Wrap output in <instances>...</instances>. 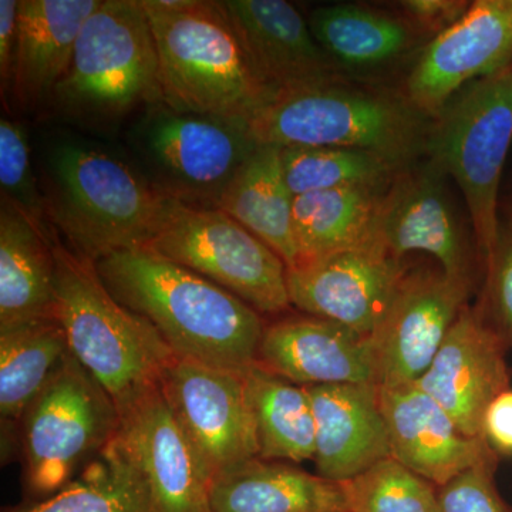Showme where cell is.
<instances>
[{
    "instance_id": "4fadbf2b",
    "label": "cell",
    "mask_w": 512,
    "mask_h": 512,
    "mask_svg": "<svg viewBox=\"0 0 512 512\" xmlns=\"http://www.w3.org/2000/svg\"><path fill=\"white\" fill-rule=\"evenodd\" d=\"M471 285L440 268L406 272L372 335L377 386L419 382L467 305Z\"/></svg>"
},
{
    "instance_id": "7c38bea8",
    "label": "cell",
    "mask_w": 512,
    "mask_h": 512,
    "mask_svg": "<svg viewBox=\"0 0 512 512\" xmlns=\"http://www.w3.org/2000/svg\"><path fill=\"white\" fill-rule=\"evenodd\" d=\"M450 180L427 154L406 165L380 200L376 247L399 261L413 252H423L433 256L447 275L473 281L470 234Z\"/></svg>"
},
{
    "instance_id": "f1b7e54d",
    "label": "cell",
    "mask_w": 512,
    "mask_h": 512,
    "mask_svg": "<svg viewBox=\"0 0 512 512\" xmlns=\"http://www.w3.org/2000/svg\"><path fill=\"white\" fill-rule=\"evenodd\" d=\"M247 387L259 458L293 463L313 460L316 421L306 387L272 375L258 365L248 370Z\"/></svg>"
},
{
    "instance_id": "5bb4252c",
    "label": "cell",
    "mask_w": 512,
    "mask_h": 512,
    "mask_svg": "<svg viewBox=\"0 0 512 512\" xmlns=\"http://www.w3.org/2000/svg\"><path fill=\"white\" fill-rule=\"evenodd\" d=\"M511 64L512 0H476L417 57L407 77L406 97L434 120L468 84Z\"/></svg>"
},
{
    "instance_id": "ac0fdd59",
    "label": "cell",
    "mask_w": 512,
    "mask_h": 512,
    "mask_svg": "<svg viewBox=\"0 0 512 512\" xmlns=\"http://www.w3.org/2000/svg\"><path fill=\"white\" fill-rule=\"evenodd\" d=\"M392 457L436 487L470 468L497 463L487 441L468 437L419 384L379 386Z\"/></svg>"
},
{
    "instance_id": "277c9868",
    "label": "cell",
    "mask_w": 512,
    "mask_h": 512,
    "mask_svg": "<svg viewBox=\"0 0 512 512\" xmlns=\"http://www.w3.org/2000/svg\"><path fill=\"white\" fill-rule=\"evenodd\" d=\"M140 2L156 40L163 103L185 113L248 123L266 93L224 3Z\"/></svg>"
},
{
    "instance_id": "8fae6325",
    "label": "cell",
    "mask_w": 512,
    "mask_h": 512,
    "mask_svg": "<svg viewBox=\"0 0 512 512\" xmlns=\"http://www.w3.org/2000/svg\"><path fill=\"white\" fill-rule=\"evenodd\" d=\"M161 390L210 484L229 468L259 457L247 373L175 356Z\"/></svg>"
},
{
    "instance_id": "ffe728a7",
    "label": "cell",
    "mask_w": 512,
    "mask_h": 512,
    "mask_svg": "<svg viewBox=\"0 0 512 512\" xmlns=\"http://www.w3.org/2000/svg\"><path fill=\"white\" fill-rule=\"evenodd\" d=\"M222 3L266 97L342 74L316 42L308 19L291 3L285 0H222Z\"/></svg>"
},
{
    "instance_id": "5b68a950",
    "label": "cell",
    "mask_w": 512,
    "mask_h": 512,
    "mask_svg": "<svg viewBox=\"0 0 512 512\" xmlns=\"http://www.w3.org/2000/svg\"><path fill=\"white\" fill-rule=\"evenodd\" d=\"M56 319L70 353L123 412L161 386L175 353L148 320L121 305L96 265L55 232Z\"/></svg>"
},
{
    "instance_id": "d590c367",
    "label": "cell",
    "mask_w": 512,
    "mask_h": 512,
    "mask_svg": "<svg viewBox=\"0 0 512 512\" xmlns=\"http://www.w3.org/2000/svg\"><path fill=\"white\" fill-rule=\"evenodd\" d=\"M403 18L409 20L417 32L439 36L444 30L463 18L471 2L461 0H406L400 2Z\"/></svg>"
},
{
    "instance_id": "30bf717a",
    "label": "cell",
    "mask_w": 512,
    "mask_h": 512,
    "mask_svg": "<svg viewBox=\"0 0 512 512\" xmlns=\"http://www.w3.org/2000/svg\"><path fill=\"white\" fill-rule=\"evenodd\" d=\"M22 424L29 488L49 497L116 439L120 416L106 390L69 352Z\"/></svg>"
},
{
    "instance_id": "cb8c5ba5",
    "label": "cell",
    "mask_w": 512,
    "mask_h": 512,
    "mask_svg": "<svg viewBox=\"0 0 512 512\" xmlns=\"http://www.w3.org/2000/svg\"><path fill=\"white\" fill-rule=\"evenodd\" d=\"M211 512H352L346 481L252 458L212 480Z\"/></svg>"
},
{
    "instance_id": "7a4b0ae2",
    "label": "cell",
    "mask_w": 512,
    "mask_h": 512,
    "mask_svg": "<svg viewBox=\"0 0 512 512\" xmlns=\"http://www.w3.org/2000/svg\"><path fill=\"white\" fill-rule=\"evenodd\" d=\"M39 180L50 228L94 264L146 247L174 200L126 158L79 138L46 147Z\"/></svg>"
},
{
    "instance_id": "484cf974",
    "label": "cell",
    "mask_w": 512,
    "mask_h": 512,
    "mask_svg": "<svg viewBox=\"0 0 512 512\" xmlns=\"http://www.w3.org/2000/svg\"><path fill=\"white\" fill-rule=\"evenodd\" d=\"M386 188H338L295 197L296 266L348 249H379L375 242V222Z\"/></svg>"
},
{
    "instance_id": "f546056e",
    "label": "cell",
    "mask_w": 512,
    "mask_h": 512,
    "mask_svg": "<svg viewBox=\"0 0 512 512\" xmlns=\"http://www.w3.org/2000/svg\"><path fill=\"white\" fill-rule=\"evenodd\" d=\"M8 512H158L147 481L116 437L59 491Z\"/></svg>"
},
{
    "instance_id": "83f0119b",
    "label": "cell",
    "mask_w": 512,
    "mask_h": 512,
    "mask_svg": "<svg viewBox=\"0 0 512 512\" xmlns=\"http://www.w3.org/2000/svg\"><path fill=\"white\" fill-rule=\"evenodd\" d=\"M69 352L66 333L57 319L33 320L0 329L2 423L22 421Z\"/></svg>"
},
{
    "instance_id": "44dd1931",
    "label": "cell",
    "mask_w": 512,
    "mask_h": 512,
    "mask_svg": "<svg viewBox=\"0 0 512 512\" xmlns=\"http://www.w3.org/2000/svg\"><path fill=\"white\" fill-rule=\"evenodd\" d=\"M316 421L319 476L349 481L392 457L376 383L303 386Z\"/></svg>"
},
{
    "instance_id": "8992f818",
    "label": "cell",
    "mask_w": 512,
    "mask_h": 512,
    "mask_svg": "<svg viewBox=\"0 0 512 512\" xmlns=\"http://www.w3.org/2000/svg\"><path fill=\"white\" fill-rule=\"evenodd\" d=\"M163 101L156 40L140 0H101L84 23L49 107L72 123L117 126Z\"/></svg>"
},
{
    "instance_id": "e575fe53",
    "label": "cell",
    "mask_w": 512,
    "mask_h": 512,
    "mask_svg": "<svg viewBox=\"0 0 512 512\" xmlns=\"http://www.w3.org/2000/svg\"><path fill=\"white\" fill-rule=\"evenodd\" d=\"M485 268L488 296L498 330L512 346V220L501 222L497 248Z\"/></svg>"
},
{
    "instance_id": "4dcf8cb0",
    "label": "cell",
    "mask_w": 512,
    "mask_h": 512,
    "mask_svg": "<svg viewBox=\"0 0 512 512\" xmlns=\"http://www.w3.org/2000/svg\"><path fill=\"white\" fill-rule=\"evenodd\" d=\"M293 197L338 188H386L406 165L373 151L342 147H281Z\"/></svg>"
},
{
    "instance_id": "7402d4cb",
    "label": "cell",
    "mask_w": 512,
    "mask_h": 512,
    "mask_svg": "<svg viewBox=\"0 0 512 512\" xmlns=\"http://www.w3.org/2000/svg\"><path fill=\"white\" fill-rule=\"evenodd\" d=\"M100 5L101 0H20L13 101L22 109L49 106L84 23Z\"/></svg>"
},
{
    "instance_id": "d6a6232c",
    "label": "cell",
    "mask_w": 512,
    "mask_h": 512,
    "mask_svg": "<svg viewBox=\"0 0 512 512\" xmlns=\"http://www.w3.org/2000/svg\"><path fill=\"white\" fill-rule=\"evenodd\" d=\"M0 188L2 200L12 202L40 224L49 225L28 133L19 121L8 117L0 120Z\"/></svg>"
},
{
    "instance_id": "3957f363",
    "label": "cell",
    "mask_w": 512,
    "mask_h": 512,
    "mask_svg": "<svg viewBox=\"0 0 512 512\" xmlns=\"http://www.w3.org/2000/svg\"><path fill=\"white\" fill-rule=\"evenodd\" d=\"M433 123L406 94L345 74L272 94L248 120L261 146L357 148L403 164L426 156Z\"/></svg>"
},
{
    "instance_id": "9c48e42d",
    "label": "cell",
    "mask_w": 512,
    "mask_h": 512,
    "mask_svg": "<svg viewBox=\"0 0 512 512\" xmlns=\"http://www.w3.org/2000/svg\"><path fill=\"white\" fill-rule=\"evenodd\" d=\"M146 248L204 276L261 315L291 309L284 259L220 208L173 200Z\"/></svg>"
},
{
    "instance_id": "1f68e13d",
    "label": "cell",
    "mask_w": 512,
    "mask_h": 512,
    "mask_svg": "<svg viewBox=\"0 0 512 512\" xmlns=\"http://www.w3.org/2000/svg\"><path fill=\"white\" fill-rule=\"evenodd\" d=\"M346 484L352 512H440L439 487L393 457Z\"/></svg>"
},
{
    "instance_id": "74e56055",
    "label": "cell",
    "mask_w": 512,
    "mask_h": 512,
    "mask_svg": "<svg viewBox=\"0 0 512 512\" xmlns=\"http://www.w3.org/2000/svg\"><path fill=\"white\" fill-rule=\"evenodd\" d=\"M483 439L495 453L512 456V389L505 390L488 406Z\"/></svg>"
},
{
    "instance_id": "52a82bcc",
    "label": "cell",
    "mask_w": 512,
    "mask_h": 512,
    "mask_svg": "<svg viewBox=\"0 0 512 512\" xmlns=\"http://www.w3.org/2000/svg\"><path fill=\"white\" fill-rule=\"evenodd\" d=\"M512 146V64L468 84L448 101L431 128L427 156L456 183L484 264L500 237L498 195Z\"/></svg>"
},
{
    "instance_id": "d4e9b609",
    "label": "cell",
    "mask_w": 512,
    "mask_h": 512,
    "mask_svg": "<svg viewBox=\"0 0 512 512\" xmlns=\"http://www.w3.org/2000/svg\"><path fill=\"white\" fill-rule=\"evenodd\" d=\"M316 42L339 70L366 72L396 62L414 46L409 20L359 5H329L308 18Z\"/></svg>"
},
{
    "instance_id": "836d02e7",
    "label": "cell",
    "mask_w": 512,
    "mask_h": 512,
    "mask_svg": "<svg viewBox=\"0 0 512 512\" xmlns=\"http://www.w3.org/2000/svg\"><path fill=\"white\" fill-rule=\"evenodd\" d=\"M495 468L497 463L480 464L441 485L440 512H512L495 487Z\"/></svg>"
},
{
    "instance_id": "603a6c76",
    "label": "cell",
    "mask_w": 512,
    "mask_h": 512,
    "mask_svg": "<svg viewBox=\"0 0 512 512\" xmlns=\"http://www.w3.org/2000/svg\"><path fill=\"white\" fill-rule=\"evenodd\" d=\"M55 231L0 202V329L56 319Z\"/></svg>"
},
{
    "instance_id": "8d00e7d4",
    "label": "cell",
    "mask_w": 512,
    "mask_h": 512,
    "mask_svg": "<svg viewBox=\"0 0 512 512\" xmlns=\"http://www.w3.org/2000/svg\"><path fill=\"white\" fill-rule=\"evenodd\" d=\"M20 0H0V90L3 103L13 100L19 42Z\"/></svg>"
},
{
    "instance_id": "6da1fadb",
    "label": "cell",
    "mask_w": 512,
    "mask_h": 512,
    "mask_svg": "<svg viewBox=\"0 0 512 512\" xmlns=\"http://www.w3.org/2000/svg\"><path fill=\"white\" fill-rule=\"evenodd\" d=\"M94 265L111 295L148 320L175 355L237 373L256 365L265 320L221 286L146 247Z\"/></svg>"
},
{
    "instance_id": "2e32d148",
    "label": "cell",
    "mask_w": 512,
    "mask_h": 512,
    "mask_svg": "<svg viewBox=\"0 0 512 512\" xmlns=\"http://www.w3.org/2000/svg\"><path fill=\"white\" fill-rule=\"evenodd\" d=\"M510 343L478 309L464 306L419 386L468 437L483 439L488 406L510 389Z\"/></svg>"
},
{
    "instance_id": "d6986e66",
    "label": "cell",
    "mask_w": 512,
    "mask_h": 512,
    "mask_svg": "<svg viewBox=\"0 0 512 512\" xmlns=\"http://www.w3.org/2000/svg\"><path fill=\"white\" fill-rule=\"evenodd\" d=\"M256 365L298 386L377 384L372 336L318 316L266 323Z\"/></svg>"
},
{
    "instance_id": "e0dca14e",
    "label": "cell",
    "mask_w": 512,
    "mask_h": 512,
    "mask_svg": "<svg viewBox=\"0 0 512 512\" xmlns=\"http://www.w3.org/2000/svg\"><path fill=\"white\" fill-rule=\"evenodd\" d=\"M121 444L158 512H211L210 480L161 386L119 413Z\"/></svg>"
},
{
    "instance_id": "4316f807",
    "label": "cell",
    "mask_w": 512,
    "mask_h": 512,
    "mask_svg": "<svg viewBox=\"0 0 512 512\" xmlns=\"http://www.w3.org/2000/svg\"><path fill=\"white\" fill-rule=\"evenodd\" d=\"M293 200L282 171L281 147L259 146L229 183L217 208L262 239L292 269L298 264Z\"/></svg>"
},
{
    "instance_id": "ba28073f",
    "label": "cell",
    "mask_w": 512,
    "mask_h": 512,
    "mask_svg": "<svg viewBox=\"0 0 512 512\" xmlns=\"http://www.w3.org/2000/svg\"><path fill=\"white\" fill-rule=\"evenodd\" d=\"M130 146L165 194L192 207L217 208L261 144L247 121L185 113L160 101L141 111Z\"/></svg>"
},
{
    "instance_id": "9a60e30c",
    "label": "cell",
    "mask_w": 512,
    "mask_h": 512,
    "mask_svg": "<svg viewBox=\"0 0 512 512\" xmlns=\"http://www.w3.org/2000/svg\"><path fill=\"white\" fill-rule=\"evenodd\" d=\"M407 271L382 249L335 252L288 269L289 299L305 315L372 336Z\"/></svg>"
}]
</instances>
